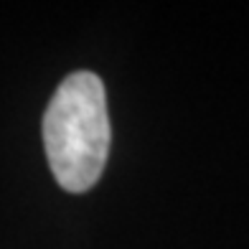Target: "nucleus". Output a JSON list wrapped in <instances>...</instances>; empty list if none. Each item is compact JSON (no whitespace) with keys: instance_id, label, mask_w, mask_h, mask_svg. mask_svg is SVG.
<instances>
[{"instance_id":"nucleus-1","label":"nucleus","mask_w":249,"mask_h":249,"mask_svg":"<svg viewBox=\"0 0 249 249\" xmlns=\"http://www.w3.org/2000/svg\"><path fill=\"white\" fill-rule=\"evenodd\" d=\"M112 130L105 84L94 71H74L53 92L43 115V145L64 191L84 194L105 171Z\"/></svg>"}]
</instances>
